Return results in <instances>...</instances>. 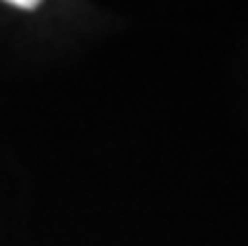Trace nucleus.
<instances>
[{"label":"nucleus","mask_w":248,"mask_h":246,"mask_svg":"<svg viewBox=\"0 0 248 246\" xmlns=\"http://www.w3.org/2000/svg\"><path fill=\"white\" fill-rule=\"evenodd\" d=\"M10 5H16V8H23V10H33V8H38V3H35V0H13Z\"/></svg>","instance_id":"obj_1"}]
</instances>
